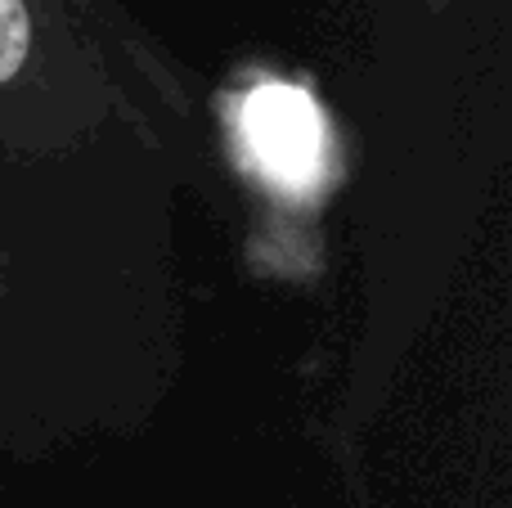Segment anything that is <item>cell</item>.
<instances>
[{
	"mask_svg": "<svg viewBox=\"0 0 512 508\" xmlns=\"http://www.w3.org/2000/svg\"><path fill=\"white\" fill-rule=\"evenodd\" d=\"M243 140L256 167L279 185L297 189L319 176L324 158V117L315 99L288 81H265L243 99Z\"/></svg>",
	"mask_w": 512,
	"mask_h": 508,
	"instance_id": "6da1fadb",
	"label": "cell"
},
{
	"mask_svg": "<svg viewBox=\"0 0 512 508\" xmlns=\"http://www.w3.org/2000/svg\"><path fill=\"white\" fill-rule=\"evenodd\" d=\"M32 23H27L23 0H0V81H9L27 59Z\"/></svg>",
	"mask_w": 512,
	"mask_h": 508,
	"instance_id": "7a4b0ae2",
	"label": "cell"
}]
</instances>
